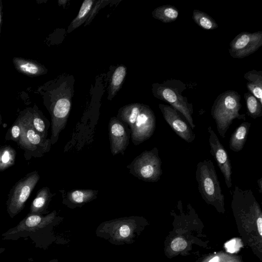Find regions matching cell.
Wrapping results in <instances>:
<instances>
[{
    "label": "cell",
    "mask_w": 262,
    "mask_h": 262,
    "mask_svg": "<svg viewBox=\"0 0 262 262\" xmlns=\"http://www.w3.org/2000/svg\"><path fill=\"white\" fill-rule=\"evenodd\" d=\"M241 95L234 90H227L215 99L211 107V115L214 120L217 132L223 138L234 119L245 121L246 114H241Z\"/></svg>",
    "instance_id": "cell-1"
},
{
    "label": "cell",
    "mask_w": 262,
    "mask_h": 262,
    "mask_svg": "<svg viewBox=\"0 0 262 262\" xmlns=\"http://www.w3.org/2000/svg\"><path fill=\"white\" fill-rule=\"evenodd\" d=\"M195 178L199 192L208 204L221 212L225 211V196L222 192L213 162L210 159L200 161L196 165Z\"/></svg>",
    "instance_id": "cell-2"
},
{
    "label": "cell",
    "mask_w": 262,
    "mask_h": 262,
    "mask_svg": "<svg viewBox=\"0 0 262 262\" xmlns=\"http://www.w3.org/2000/svg\"><path fill=\"white\" fill-rule=\"evenodd\" d=\"M186 89V85L184 82L174 79L152 84V93L155 97L169 103L182 115L193 129L195 125L192 117L193 105L187 97L182 96V92Z\"/></svg>",
    "instance_id": "cell-3"
},
{
    "label": "cell",
    "mask_w": 262,
    "mask_h": 262,
    "mask_svg": "<svg viewBox=\"0 0 262 262\" xmlns=\"http://www.w3.org/2000/svg\"><path fill=\"white\" fill-rule=\"evenodd\" d=\"M32 108H28L21 112L19 116L21 125V134L17 142L24 150L26 160L31 158H40L48 152L51 147L50 138H45L33 128L32 123Z\"/></svg>",
    "instance_id": "cell-4"
},
{
    "label": "cell",
    "mask_w": 262,
    "mask_h": 262,
    "mask_svg": "<svg viewBox=\"0 0 262 262\" xmlns=\"http://www.w3.org/2000/svg\"><path fill=\"white\" fill-rule=\"evenodd\" d=\"M162 161L157 147L144 150L127 166L129 172L147 182H157L162 174Z\"/></svg>",
    "instance_id": "cell-5"
},
{
    "label": "cell",
    "mask_w": 262,
    "mask_h": 262,
    "mask_svg": "<svg viewBox=\"0 0 262 262\" xmlns=\"http://www.w3.org/2000/svg\"><path fill=\"white\" fill-rule=\"evenodd\" d=\"M39 178L38 171H32L20 179L11 188L6 202L7 212L11 218L23 209Z\"/></svg>",
    "instance_id": "cell-6"
},
{
    "label": "cell",
    "mask_w": 262,
    "mask_h": 262,
    "mask_svg": "<svg viewBox=\"0 0 262 262\" xmlns=\"http://www.w3.org/2000/svg\"><path fill=\"white\" fill-rule=\"evenodd\" d=\"M156 117L151 109L143 104L138 116L127 125L131 131L132 141L138 145L149 139L156 128Z\"/></svg>",
    "instance_id": "cell-7"
},
{
    "label": "cell",
    "mask_w": 262,
    "mask_h": 262,
    "mask_svg": "<svg viewBox=\"0 0 262 262\" xmlns=\"http://www.w3.org/2000/svg\"><path fill=\"white\" fill-rule=\"evenodd\" d=\"M262 46V32H242L230 42L229 53L234 58L241 59L257 51Z\"/></svg>",
    "instance_id": "cell-8"
},
{
    "label": "cell",
    "mask_w": 262,
    "mask_h": 262,
    "mask_svg": "<svg viewBox=\"0 0 262 262\" xmlns=\"http://www.w3.org/2000/svg\"><path fill=\"white\" fill-rule=\"evenodd\" d=\"M71 106V96H59L50 106L51 116V144L57 142L59 136L66 125Z\"/></svg>",
    "instance_id": "cell-9"
},
{
    "label": "cell",
    "mask_w": 262,
    "mask_h": 262,
    "mask_svg": "<svg viewBox=\"0 0 262 262\" xmlns=\"http://www.w3.org/2000/svg\"><path fill=\"white\" fill-rule=\"evenodd\" d=\"M207 130L209 133L208 141L210 153L224 176L227 187L229 188L232 185V166L229 157L212 128L209 126L207 127Z\"/></svg>",
    "instance_id": "cell-10"
},
{
    "label": "cell",
    "mask_w": 262,
    "mask_h": 262,
    "mask_svg": "<svg viewBox=\"0 0 262 262\" xmlns=\"http://www.w3.org/2000/svg\"><path fill=\"white\" fill-rule=\"evenodd\" d=\"M159 107L165 121L178 136L188 143L194 141L195 135L193 129L177 111L163 104H159Z\"/></svg>",
    "instance_id": "cell-11"
},
{
    "label": "cell",
    "mask_w": 262,
    "mask_h": 262,
    "mask_svg": "<svg viewBox=\"0 0 262 262\" xmlns=\"http://www.w3.org/2000/svg\"><path fill=\"white\" fill-rule=\"evenodd\" d=\"M131 136L130 128L116 117L109 122V137L111 151L113 156L121 153L123 155L129 144Z\"/></svg>",
    "instance_id": "cell-12"
},
{
    "label": "cell",
    "mask_w": 262,
    "mask_h": 262,
    "mask_svg": "<svg viewBox=\"0 0 262 262\" xmlns=\"http://www.w3.org/2000/svg\"><path fill=\"white\" fill-rule=\"evenodd\" d=\"M56 215V212L55 210L45 216L28 214L17 226L3 234L2 236L14 234L23 231H35L52 223Z\"/></svg>",
    "instance_id": "cell-13"
},
{
    "label": "cell",
    "mask_w": 262,
    "mask_h": 262,
    "mask_svg": "<svg viewBox=\"0 0 262 262\" xmlns=\"http://www.w3.org/2000/svg\"><path fill=\"white\" fill-rule=\"evenodd\" d=\"M98 191L93 189H74L62 193L63 203L68 206H80L96 199Z\"/></svg>",
    "instance_id": "cell-14"
},
{
    "label": "cell",
    "mask_w": 262,
    "mask_h": 262,
    "mask_svg": "<svg viewBox=\"0 0 262 262\" xmlns=\"http://www.w3.org/2000/svg\"><path fill=\"white\" fill-rule=\"evenodd\" d=\"M13 62L15 69L20 73L30 76H38L47 72L46 68L35 61L23 58L14 57Z\"/></svg>",
    "instance_id": "cell-15"
},
{
    "label": "cell",
    "mask_w": 262,
    "mask_h": 262,
    "mask_svg": "<svg viewBox=\"0 0 262 262\" xmlns=\"http://www.w3.org/2000/svg\"><path fill=\"white\" fill-rule=\"evenodd\" d=\"M55 194L51 193L48 187L41 188L32 202L29 214L42 215L47 213V208Z\"/></svg>",
    "instance_id": "cell-16"
},
{
    "label": "cell",
    "mask_w": 262,
    "mask_h": 262,
    "mask_svg": "<svg viewBox=\"0 0 262 262\" xmlns=\"http://www.w3.org/2000/svg\"><path fill=\"white\" fill-rule=\"evenodd\" d=\"M251 123L242 122L232 134L229 139V148L233 151L242 150L246 142L248 135L250 129Z\"/></svg>",
    "instance_id": "cell-17"
},
{
    "label": "cell",
    "mask_w": 262,
    "mask_h": 262,
    "mask_svg": "<svg viewBox=\"0 0 262 262\" xmlns=\"http://www.w3.org/2000/svg\"><path fill=\"white\" fill-rule=\"evenodd\" d=\"M244 78L248 81L246 87L249 92L262 103V71L252 70L246 72Z\"/></svg>",
    "instance_id": "cell-18"
},
{
    "label": "cell",
    "mask_w": 262,
    "mask_h": 262,
    "mask_svg": "<svg viewBox=\"0 0 262 262\" xmlns=\"http://www.w3.org/2000/svg\"><path fill=\"white\" fill-rule=\"evenodd\" d=\"M152 17L164 23L176 21L179 15L178 9L171 5H165L155 8L151 13Z\"/></svg>",
    "instance_id": "cell-19"
},
{
    "label": "cell",
    "mask_w": 262,
    "mask_h": 262,
    "mask_svg": "<svg viewBox=\"0 0 262 262\" xmlns=\"http://www.w3.org/2000/svg\"><path fill=\"white\" fill-rule=\"evenodd\" d=\"M95 2L94 0H85L83 2L77 16L73 20L68 28V32L70 33L81 26L85 21L91 17L93 8Z\"/></svg>",
    "instance_id": "cell-20"
},
{
    "label": "cell",
    "mask_w": 262,
    "mask_h": 262,
    "mask_svg": "<svg viewBox=\"0 0 262 262\" xmlns=\"http://www.w3.org/2000/svg\"><path fill=\"white\" fill-rule=\"evenodd\" d=\"M32 123L34 129L42 137L47 138L50 126L49 120L35 105L32 108Z\"/></svg>",
    "instance_id": "cell-21"
},
{
    "label": "cell",
    "mask_w": 262,
    "mask_h": 262,
    "mask_svg": "<svg viewBox=\"0 0 262 262\" xmlns=\"http://www.w3.org/2000/svg\"><path fill=\"white\" fill-rule=\"evenodd\" d=\"M126 68L120 65L114 71L111 80L108 99L111 100L121 87L126 75Z\"/></svg>",
    "instance_id": "cell-22"
},
{
    "label": "cell",
    "mask_w": 262,
    "mask_h": 262,
    "mask_svg": "<svg viewBox=\"0 0 262 262\" xmlns=\"http://www.w3.org/2000/svg\"><path fill=\"white\" fill-rule=\"evenodd\" d=\"M192 18L200 27L206 30H213L218 28V25L210 15L202 11L194 9Z\"/></svg>",
    "instance_id": "cell-23"
},
{
    "label": "cell",
    "mask_w": 262,
    "mask_h": 262,
    "mask_svg": "<svg viewBox=\"0 0 262 262\" xmlns=\"http://www.w3.org/2000/svg\"><path fill=\"white\" fill-rule=\"evenodd\" d=\"M244 96L246 103L248 115L253 119L261 117L262 103L249 92L245 93Z\"/></svg>",
    "instance_id": "cell-24"
},
{
    "label": "cell",
    "mask_w": 262,
    "mask_h": 262,
    "mask_svg": "<svg viewBox=\"0 0 262 262\" xmlns=\"http://www.w3.org/2000/svg\"><path fill=\"white\" fill-rule=\"evenodd\" d=\"M16 151L10 146H2L0 159V171H4L14 165Z\"/></svg>",
    "instance_id": "cell-25"
},
{
    "label": "cell",
    "mask_w": 262,
    "mask_h": 262,
    "mask_svg": "<svg viewBox=\"0 0 262 262\" xmlns=\"http://www.w3.org/2000/svg\"><path fill=\"white\" fill-rule=\"evenodd\" d=\"M21 134V125L20 117L18 116L15 121L8 130L6 135V140H12L18 142Z\"/></svg>",
    "instance_id": "cell-26"
},
{
    "label": "cell",
    "mask_w": 262,
    "mask_h": 262,
    "mask_svg": "<svg viewBox=\"0 0 262 262\" xmlns=\"http://www.w3.org/2000/svg\"><path fill=\"white\" fill-rule=\"evenodd\" d=\"M127 223H121L116 230L118 236L125 238L129 237L133 232L132 226Z\"/></svg>",
    "instance_id": "cell-27"
},
{
    "label": "cell",
    "mask_w": 262,
    "mask_h": 262,
    "mask_svg": "<svg viewBox=\"0 0 262 262\" xmlns=\"http://www.w3.org/2000/svg\"><path fill=\"white\" fill-rule=\"evenodd\" d=\"M187 246V242L182 237H176L172 240L170 247L171 249L176 252L184 250Z\"/></svg>",
    "instance_id": "cell-28"
},
{
    "label": "cell",
    "mask_w": 262,
    "mask_h": 262,
    "mask_svg": "<svg viewBox=\"0 0 262 262\" xmlns=\"http://www.w3.org/2000/svg\"><path fill=\"white\" fill-rule=\"evenodd\" d=\"M256 224L258 232L260 236H262V217L261 215L258 216L256 220Z\"/></svg>",
    "instance_id": "cell-29"
},
{
    "label": "cell",
    "mask_w": 262,
    "mask_h": 262,
    "mask_svg": "<svg viewBox=\"0 0 262 262\" xmlns=\"http://www.w3.org/2000/svg\"><path fill=\"white\" fill-rule=\"evenodd\" d=\"M258 186L259 187V192L262 193V178H260L257 180Z\"/></svg>",
    "instance_id": "cell-30"
},
{
    "label": "cell",
    "mask_w": 262,
    "mask_h": 262,
    "mask_svg": "<svg viewBox=\"0 0 262 262\" xmlns=\"http://www.w3.org/2000/svg\"><path fill=\"white\" fill-rule=\"evenodd\" d=\"M2 8H3L2 3V1L0 0V33H1L2 21Z\"/></svg>",
    "instance_id": "cell-31"
},
{
    "label": "cell",
    "mask_w": 262,
    "mask_h": 262,
    "mask_svg": "<svg viewBox=\"0 0 262 262\" xmlns=\"http://www.w3.org/2000/svg\"><path fill=\"white\" fill-rule=\"evenodd\" d=\"M5 249L4 248H0V253H1L2 252H3V251H5Z\"/></svg>",
    "instance_id": "cell-32"
},
{
    "label": "cell",
    "mask_w": 262,
    "mask_h": 262,
    "mask_svg": "<svg viewBox=\"0 0 262 262\" xmlns=\"http://www.w3.org/2000/svg\"><path fill=\"white\" fill-rule=\"evenodd\" d=\"M2 116H1V113H0V124L2 123Z\"/></svg>",
    "instance_id": "cell-33"
},
{
    "label": "cell",
    "mask_w": 262,
    "mask_h": 262,
    "mask_svg": "<svg viewBox=\"0 0 262 262\" xmlns=\"http://www.w3.org/2000/svg\"><path fill=\"white\" fill-rule=\"evenodd\" d=\"M2 147H1L0 148V159H1V152H2Z\"/></svg>",
    "instance_id": "cell-34"
},
{
    "label": "cell",
    "mask_w": 262,
    "mask_h": 262,
    "mask_svg": "<svg viewBox=\"0 0 262 262\" xmlns=\"http://www.w3.org/2000/svg\"><path fill=\"white\" fill-rule=\"evenodd\" d=\"M49 262H58L56 260H52Z\"/></svg>",
    "instance_id": "cell-35"
}]
</instances>
